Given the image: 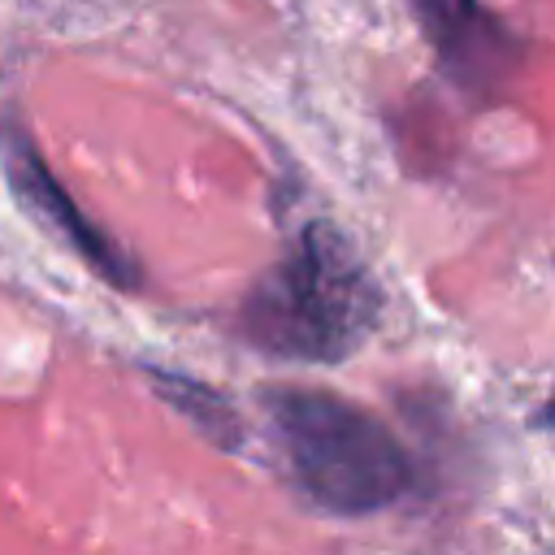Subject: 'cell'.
Here are the masks:
<instances>
[{"label":"cell","instance_id":"277c9868","mask_svg":"<svg viewBox=\"0 0 555 555\" xmlns=\"http://www.w3.org/2000/svg\"><path fill=\"white\" fill-rule=\"evenodd\" d=\"M408 4L451 69L473 74L486 65H499L503 30L486 17V9L477 0H408Z\"/></svg>","mask_w":555,"mask_h":555},{"label":"cell","instance_id":"6da1fadb","mask_svg":"<svg viewBox=\"0 0 555 555\" xmlns=\"http://www.w3.org/2000/svg\"><path fill=\"white\" fill-rule=\"evenodd\" d=\"M382 312V291L351 247V238L330 221H308L243 304V330L256 347L286 360H343L351 356Z\"/></svg>","mask_w":555,"mask_h":555},{"label":"cell","instance_id":"5b68a950","mask_svg":"<svg viewBox=\"0 0 555 555\" xmlns=\"http://www.w3.org/2000/svg\"><path fill=\"white\" fill-rule=\"evenodd\" d=\"M152 382H156V390H160L186 421H195L212 442L238 447L243 425H238L234 408H230L221 395H212L208 386H199V382H191V377H169V373H152Z\"/></svg>","mask_w":555,"mask_h":555},{"label":"cell","instance_id":"7a4b0ae2","mask_svg":"<svg viewBox=\"0 0 555 555\" xmlns=\"http://www.w3.org/2000/svg\"><path fill=\"white\" fill-rule=\"evenodd\" d=\"M260 399L299 486L330 512H377L408 490L403 447L364 408L299 386H273Z\"/></svg>","mask_w":555,"mask_h":555},{"label":"cell","instance_id":"8992f818","mask_svg":"<svg viewBox=\"0 0 555 555\" xmlns=\"http://www.w3.org/2000/svg\"><path fill=\"white\" fill-rule=\"evenodd\" d=\"M542 425H555V399L546 403V412H542Z\"/></svg>","mask_w":555,"mask_h":555},{"label":"cell","instance_id":"3957f363","mask_svg":"<svg viewBox=\"0 0 555 555\" xmlns=\"http://www.w3.org/2000/svg\"><path fill=\"white\" fill-rule=\"evenodd\" d=\"M0 165L9 178V191L17 195V204L56 238H65L69 247H78V256L100 269L108 282L117 286H134V264L126 260V251L117 243H108L82 212L78 204L65 195V186L48 173V165L39 160V152L30 147V139L13 126H0Z\"/></svg>","mask_w":555,"mask_h":555}]
</instances>
